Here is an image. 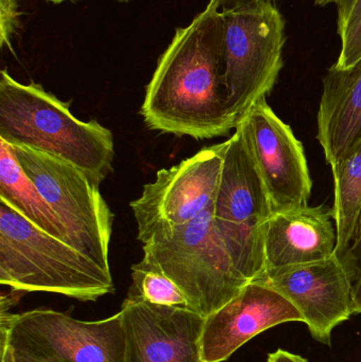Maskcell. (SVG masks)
I'll list each match as a JSON object with an SVG mask.
<instances>
[{"label": "cell", "instance_id": "obj_1", "mask_svg": "<svg viewBox=\"0 0 361 362\" xmlns=\"http://www.w3.org/2000/svg\"><path fill=\"white\" fill-rule=\"evenodd\" d=\"M222 14L203 11L176 30L159 57L140 110L153 131L196 140L228 135L237 129L227 104Z\"/></svg>", "mask_w": 361, "mask_h": 362}, {"label": "cell", "instance_id": "obj_2", "mask_svg": "<svg viewBox=\"0 0 361 362\" xmlns=\"http://www.w3.org/2000/svg\"><path fill=\"white\" fill-rule=\"evenodd\" d=\"M0 139L52 155L101 185L112 171L114 136L97 120H78L69 103L36 83L0 72Z\"/></svg>", "mask_w": 361, "mask_h": 362}, {"label": "cell", "instance_id": "obj_3", "mask_svg": "<svg viewBox=\"0 0 361 362\" xmlns=\"http://www.w3.org/2000/svg\"><path fill=\"white\" fill-rule=\"evenodd\" d=\"M0 283L23 293L95 302L114 293L112 272L0 200Z\"/></svg>", "mask_w": 361, "mask_h": 362}, {"label": "cell", "instance_id": "obj_4", "mask_svg": "<svg viewBox=\"0 0 361 362\" xmlns=\"http://www.w3.org/2000/svg\"><path fill=\"white\" fill-rule=\"evenodd\" d=\"M213 204L187 223L155 233L143 259L178 285L191 310L203 318L237 297L249 281L233 263L214 221Z\"/></svg>", "mask_w": 361, "mask_h": 362}, {"label": "cell", "instance_id": "obj_5", "mask_svg": "<svg viewBox=\"0 0 361 362\" xmlns=\"http://www.w3.org/2000/svg\"><path fill=\"white\" fill-rule=\"evenodd\" d=\"M227 104L237 125L273 90L283 68L285 21L271 0H254L220 12Z\"/></svg>", "mask_w": 361, "mask_h": 362}, {"label": "cell", "instance_id": "obj_6", "mask_svg": "<svg viewBox=\"0 0 361 362\" xmlns=\"http://www.w3.org/2000/svg\"><path fill=\"white\" fill-rule=\"evenodd\" d=\"M213 210L218 233L237 269L249 282L261 280L266 274L263 229L273 211L242 123L226 141Z\"/></svg>", "mask_w": 361, "mask_h": 362}, {"label": "cell", "instance_id": "obj_7", "mask_svg": "<svg viewBox=\"0 0 361 362\" xmlns=\"http://www.w3.org/2000/svg\"><path fill=\"white\" fill-rule=\"evenodd\" d=\"M0 337L23 362H126L121 312L97 321L47 308L0 313Z\"/></svg>", "mask_w": 361, "mask_h": 362}, {"label": "cell", "instance_id": "obj_8", "mask_svg": "<svg viewBox=\"0 0 361 362\" xmlns=\"http://www.w3.org/2000/svg\"><path fill=\"white\" fill-rule=\"evenodd\" d=\"M12 146L25 173L61 219L68 244L110 272L114 214L100 185L63 159L25 146Z\"/></svg>", "mask_w": 361, "mask_h": 362}, {"label": "cell", "instance_id": "obj_9", "mask_svg": "<svg viewBox=\"0 0 361 362\" xmlns=\"http://www.w3.org/2000/svg\"><path fill=\"white\" fill-rule=\"evenodd\" d=\"M226 141L203 148L178 165L157 172L131 202L144 244L155 233L187 225L209 208L218 194Z\"/></svg>", "mask_w": 361, "mask_h": 362}, {"label": "cell", "instance_id": "obj_10", "mask_svg": "<svg viewBox=\"0 0 361 362\" xmlns=\"http://www.w3.org/2000/svg\"><path fill=\"white\" fill-rule=\"evenodd\" d=\"M241 123L273 213L309 206L313 182L302 142L276 115L266 97L254 104Z\"/></svg>", "mask_w": 361, "mask_h": 362}, {"label": "cell", "instance_id": "obj_11", "mask_svg": "<svg viewBox=\"0 0 361 362\" xmlns=\"http://www.w3.org/2000/svg\"><path fill=\"white\" fill-rule=\"evenodd\" d=\"M256 282L288 300L302 315L314 339L321 344L330 346L333 329L353 315L349 276L336 255L269 272Z\"/></svg>", "mask_w": 361, "mask_h": 362}, {"label": "cell", "instance_id": "obj_12", "mask_svg": "<svg viewBox=\"0 0 361 362\" xmlns=\"http://www.w3.org/2000/svg\"><path fill=\"white\" fill-rule=\"evenodd\" d=\"M286 322H304L283 296L250 282L226 305L206 317L199 339L203 362H223L259 334Z\"/></svg>", "mask_w": 361, "mask_h": 362}, {"label": "cell", "instance_id": "obj_13", "mask_svg": "<svg viewBox=\"0 0 361 362\" xmlns=\"http://www.w3.org/2000/svg\"><path fill=\"white\" fill-rule=\"evenodd\" d=\"M126 362H203L199 339L205 318L188 308L125 299L120 310Z\"/></svg>", "mask_w": 361, "mask_h": 362}, {"label": "cell", "instance_id": "obj_14", "mask_svg": "<svg viewBox=\"0 0 361 362\" xmlns=\"http://www.w3.org/2000/svg\"><path fill=\"white\" fill-rule=\"evenodd\" d=\"M263 238L266 274L322 261L336 251V228L324 206L273 213L265 223Z\"/></svg>", "mask_w": 361, "mask_h": 362}, {"label": "cell", "instance_id": "obj_15", "mask_svg": "<svg viewBox=\"0 0 361 362\" xmlns=\"http://www.w3.org/2000/svg\"><path fill=\"white\" fill-rule=\"evenodd\" d=\"M317 139L331 169L361 142V59L326 71L317 115Z\"/></svg>", "mask_w": 361, "mask_h": 362}, {"label": "cell", "instance_id": "obj_16", "mask_svg": "<svg viewBox=\"0 0 361 362\" xmlns=\"http://www.w3.org/2000/svg\"><path fill=\"white\" fill-rule=\"evenodd\" d=\"M0 200L42 231L68 244L67 232L61 219L17 160L13 146L1 139Z\"/></svg>", "mask_w": 361, "mask_h": 362}, {"label": "cell", "instance_id": "obj_17", "mask_svg": "<svg viewBox=\"0 0 361 362\" xmlns=\"http://www.w3.org/2000/svg\"><path fill=\"white\" fill-rule=\"evenodd\" d=\"M334 199L330 212L337 234L335 255L343 257L355 235L361 213V142L332 168Z\"/></svg>", "mask_w": 361, "mask_h": 362}, {"label": "cell", "instance_id": "obj_18", "mask_svg": "<svg viewBox=\"0 0 361 362\" xmlns=\"http://www.w3.org/2000/svg\"><path fill=\"white\" fill-rule=\"evenodd\" d=\"M126 299L191 310L188 299L178 285L143 259L131 266V285Z\"/></svg>", "mask_w": 361, "mask_h": 362}, {"label": "cell", "instance_id": "obj_19", "mask_svg": "<svg viewBox=\"0 0 361 362\" xmlns=\"http://www.w3.org/2000/svg\"><path fill=\"white\" fill-rule=\"evenodd\" d=\"M341 259L351 286L352 312L361 314V213L353 240Z\"/></svg>", "mask_w": 361, "mask_h": 362}, {"label": "cell", "instance_id": "obj_20", "mask_svg": "<svg viewBox=\"0 0 361 362\" xmlns=\"http://www.w3.org/2000/svg\"><path fill=\"white\" fill-rule=\"evenodd\" d=\"M361 59V18L341 37L338 59L334 64L337 69H348Z\"/></svg>", "mask_w": 361, "mask_h": 362}, {"label": "cell", "instance_id": "obj_21", "mask_svg": "<svg viewBox=\"0 0 361 362\" xmlns=\"http://www.w3.org/2000/svg\"><path fill=\"white\" fill-rule=\"evenodd\" d=\"M18 17L17 0H0V46L6 45L12 50L11 38L18 27Z\"/></svg>", "mask_w": 361, "mask_h": 362}, {"label": "cell", "instance_id": "obj_22", "mask_svg": "<svg viewBox=\"0 0 361 362\" xmlns=\"http://www.w3.org/2000/svg\"><path fill=\"white\" fill-rule=\"evenodd\" d=\"M337 6V33L341 37L361 18V0H338Z\"/></svg>", "mask_w": 361, "mask_h": 362}, {"label": "cell", "instance_id": "obj_23", "mask_svg": "<svg viewBox=\"0 0 361 362\" xmlns=\"http://www.w3.org/2000/svg\"><path fill=\"white\" fill-rule=\"evenodd\" d=\"M267 362H309L299 355L292 354L288 351L278 350L268 355Z\"/></svg>", "mask_w": 361, "mask_h": 362}, {"label": "cell", "instance_id": "obj_24", "mask_svg": "<svg viewBox=\"0 0 361 362\" xmlns=\"http://www.w3.org/2000/svg\"><path fill=\"white\" fill-rule=\"evenodd\" d=\"M249 1H254V0H210L206 11L222 12V11L227 10V8H233V6ZM271 1H273V0H271Z\"/></svg>", "mask_w": 361, "mask_h": 362}, {"label": "cell", "instance_id": "obj_25", "mask_svg": "<svg viewBox=\"0 0 361 362\" xmlns=\"http://www.w3.org/2000/svg\"><path fill=\"white\" fill-rule=\"evenodd\" d=\"M0 356H1L0 362H16L12 348L6 338L0 337Z\"/></svg>", "mask_w": 361, "mask_h": 362}, {"label": "cell", "instance_id": "obj_26", "mask_svg": "<svg viewBox=\"0 0 361 362\" xmlns=\"http://www.w3.org/2000/svg\"><path fill=\"white\" fill-rule=\"evenodd\" d=\"M337 1H338V0H315V4L316 6H328V4H336Z\"/></svg>", "mask_w": 361, "mask_h": 362}, {"label": "cell", "instance_id": "obj_27", "mask_svg": "<svg viewBox=\"0 0 361 362\" xmlns=\"http://www.w3.org/2000/svg\"><path fill=\"white\" fill-rule=\"evenodd\" d=\"M47 1L52 2V4H61L64 1H76V0H47Z\"/></svg>", "mask_w": 361, "mask_h": 362}, {"label": "cell", "instance_id": "obj_28", "mask_svg": "<svg viewBox=\"0 0 361 362\" xmlns=\"http://www.w3.org/2000/svg\"><path fill=\"white\" fill-rule=\"evenodd\" d=\"M117 1L124 2V4H126V2H129L131 0H117Z\"/></svg>", "mask_w": 361, "mask_h": 362}, {"label": "cell", "instance_id": "obj_29", "mask_svg": "<svg viewBox=\"0 0 361 362\" xmlns=\"http://www.w3.org/2000/svg\"><path fill=\"white\" fill-rule=\"evenodd\" d=\"M15 361H16V362H23V361H17L16 358H15Z\"/></svg>", "mask_w": 361, "mask_h": 362}]
</instances>
